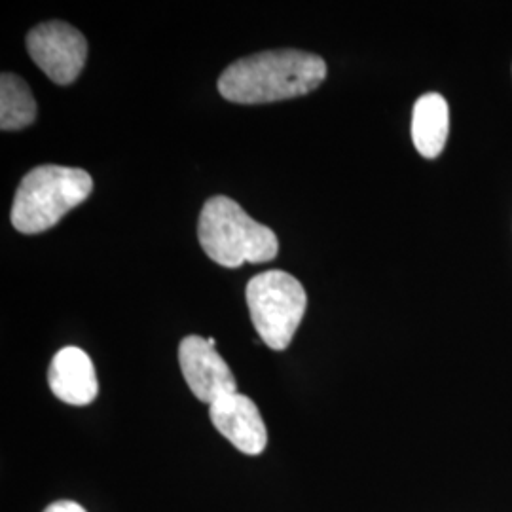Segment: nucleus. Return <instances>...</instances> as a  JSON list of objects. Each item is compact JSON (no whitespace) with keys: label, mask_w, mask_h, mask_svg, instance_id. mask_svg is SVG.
Returning <instances> with one entry per match:
<instances>
[{"label":"nucleus","mask_w":512,"mask_h":512,"mask_svg":"<svg viewBox=\"0 0 512 512\" xmlns=\"http://www.w3.org/2000/svg\"><path fill=\"white\" fill-rule=\"evenodd\" d=\"M327 78V63L300 50H274L243 57L219 78V92L238 105H262L317 90Z\"/></svg>","instance_id":"f257e3e1"},{"label":"nucleus","mask_w":512,"mask_h":512,"mask_svg":"<svg viewBox=\"0 0 512 512\" xmlns=\"http://www.w3.org/2000/svg\"><path fill=\"white\" fill-rule=\"evenodd\" d=\"M198 238L205 255L224 268L270 262L279 253L272 228L251 219L239 203L213 196L203 205Z\"/></svg>","instance_id":"f03ea898"},{"label":"nucleus","mask_w":512,"mask_h":512,"mask_svg":"<svg viewBox=\"0 0 512 512\" xmlns=\"http://www.w3.org/2000/svg\"><path fill=\"white\" fill-rule=\"evenodd\" d=\"M88 171L63 165H38L19 184L10 219L21 234L50 230L92 194Z\"/></svg>","instance_id":"7ed1b4c3"},{"label":"nucleus","mask_w":512,"mask_h":512,"mask_svg":"<svg viewBox=\"0 0 512 512\" xmlns=\"http://www.w3.org/2000/svg\"><path fill=\"white\" fill-rule=\"evenodd\" d=\"M245 296L260 340L275 351L289 348L308 306L302 283L287 272L270 270L247 283Z\"/></svg>","instance_id":"20e7f679"},{"label":"nucleus","mask_w":512,"mask_h":512,"mask_svg":"<svg viewBox=\"0 0 512 512\" xmlns=\"http://www.w3.org/2000/svg\"><path fill=\"white\" fill-rule=\"evenodd\" d=\"M27 50L52 82L67 86L73 84L86 65L88 42L69 23L46 21L29 31Z\"/></svg>","instance_id":"39448f33"},{"label":"nucleus","mask_w":512,"mask_h":512,"mask_svg":"<svg viewBox=\"0 0 512 512\" xmlns=\"http://www.w3.org/2000/svg\"><path fill=\"white\" fill-rule=\"evenodd\" d=\"M179 365L184 382L202 403H217L222 397L238 393V382L220 357L219 351L209 346L200 336H186L179 344Z\"/></svg>","instance_id":"423d86ee"},{"label":"nucleus","mask_w":512,"mask_h":512,"mask_svg":"<svg viewBox=\"0 0 512 512\" xmlns=\"http://www.w3.org/2000/svg\"><path fill=\"white\" fill-rule=\"evenodd\" d=\"M209 418L224 439L245 456H260L268 446V429L249 397L232 393L209 406Z\"/></svg>","instance_id":"0eeeda50"},{"label":"nucleus","mask_w":512,"mask_h":512,"mask_svg":"<svg viewBox=\"0 0 512 512\" xmlns=\"http://www.w3.org/2000/svg\"><path fill=\"white\" fill-rule=\"evenodd\" d=\"M48 384L55 397L73 406H86L99 395V382L90 355L84 349H59L48 370Z\"/></svg>","instance_id":"6e6552de"},{"label":"nucleus","mask_w":512,"mask_h":512,"mask_svg":"<svg viewBox=\"0 0 512 512\" xmlns=\"http://www.w3.org/2000/svg\"><path fill=\"white\" fill-rule=\"evenodd\" d=\"M450 133V110L440 93H425L412 112V141L423 158L435 160L446 147Z\"/></svg>","instance_id":"1a4fd4ad"},{"label":"nucleus","mask_w":512,"mask_h":512,"mask_svg":"<svg viewBox=\"0 0 512 512\" xmlns=\"http://www.w3.org/2000/svg\"><path fill=\"white\" fill-rule=\"evenodd\" d=\"M37 120V101L27 82L16 74L0 76V128L16 131L27 128Z\"/></svg>","instance_id":"9d476101"},{"label":"nucleus","mask_w":512,"mask_h":512,"mask_svg":"<svg viewBox=\"0 0 512 512\" xmlns=\"http://www.w3.org/2000/svg\"><path fill=\"white\" fill-rule=\"evenodd\" d=\"M44 512H86L84 507H80L74 501H55L50 507H46Z\"/></svg>","instance_id":"9b49d317"},{"label":"nucleus","mask_w":512,"mask_h":512,"mask_svg":"<svg viewBox=\"0 0 512 512\" xmlns=\"http://www.w3.org/2000/svg\"><path fill=\"white\" fill-rule=\"evenodd\" d=\"M207 342H209V346L215 348V338H207Z\"/></svg>","instance_id":"f8f14e48"}]
</instances>
